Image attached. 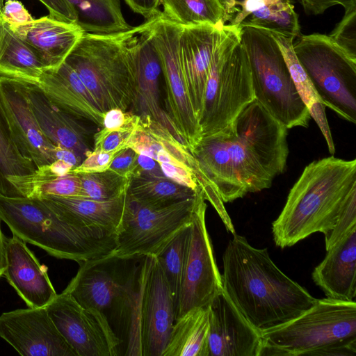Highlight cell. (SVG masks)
<instances>
[{
  "mask_svg": "<svg viewBox=\"0 0 356 356\" xmlns=\"http://www.w3.org/2000/svg\"><path fill=\"white\" fill-rule=\"evenodd\" d=\"M287 128L255 99L220 131L203 136L191 154L223 202L271 186L285 170Z\"/></svg>",
  "mask_w": 356,
  "mask_h": 356,
  "instance_id": "1",
  "label": "cell"
},
{
  "mask_svg": "<svg viewBox=\"0 0 356 356\" xmlns=\"http://www.w3.org/2000/svg\"><path fill=\"white\" fill-rule=\"evenodd\" d=\"M222 262L223 291L260 332L298 317L317 300L277 267L267 248H254L236 233L227 245Z\"/></svg>",
  "mask_w": 356,
  "mask_h": 356,
  "instance_id": "2",
  "label": "cell"
},
{
  "mask_svg": "<svg viewBox=\"0 0 356 356\" xmlns=\"http://www.w3.org/2000/svg\"><path fill=\"white\" fill-rule=\"evenodd\" d=\"M355 197L356 159L329 156L310 163L273 222L276 245L282 249L291 247L316 232L326 235Z\"/></svg>",
  "mask_w": 356,
  "mask_h": 356,
  "instance_id": "3",
  "label": "cell"
},
{
  "mask_svg": "<svg viewBox=\"0 0 356 356\" xmlns=\"http://www.w3.org/2000/svg\"><path fill=\"white\" fill-rule=\"evenodd\" d=\"M0 220L26 243L79 264L110 254L117 245L116 234L75 226L38 198L0 194Z\"/></svg>",
  "mask_w": 356,
  "mask_h": 356,
  "instance_id": "4",
  "label": "cell"
},
{
  "mask_svg": "<svg viewBox=\"0 0 356 356\" xmlns=\"http://www.w3.org/2000/svg\"><path fill=\"white\" fill-rule=\"evenodd\" d=\"M261 334L259 356H355L356 302L317 299L298 317Z\"/></svg>",
  "mask_w": 356,
  "mask_h": 356,
  "instance_id": "5",
  "label": "cell"
},
{
  "mask_svg": "<svg viewBox=\"0 0 356 356\" xmlns=\"http://www.w3.org/2000/svg\"><path fill=\"white\" fill-rule=\"evenodd\" d=\"M141 25L109 34L84 33L65 62L77 73L101 111L124 112L136 100L135 66L131 51L133 38Z\"/></svg>",
  "mask_w": 356,
  "mask_h": 356,
  "instance_id": "6",
  "label": "cell"
},
{
  "mask_svg": "<svg viewBox=\"0 0 356 356\" xmlns=\"http://www.w3.org/2000/svg\"><path fill=\"white\" fill-rule=\"evenodd\" d=\"M141 258L108 254L83 261L63 291L81 305L104 314L122 344L131 328Z\"/></svg>",
  "mask_w": 356,
  "mask_h": 356,
  "instance_id": "7",
  "label": "cell"
},
{
  "mask_svg": "<svg viewBox=\"0 0 356 356\" xmlns=\"http://www.w3.org/2000/svg\"><path fill=\"white\" fill-rule=\"evenodd\" d=\"M240 42L248 57L254 99L287 129L307 127L311 118L309 109L270 32L243 27Z\"/></svg>",
  "mask_w": 356,
  "mask_h": 356,
  "instance_id": "8",
  "label": "cell"
},
{
  "mask_svg": "<svg viewBox=\"0 0 356 356\" xmlns=\"http://www.w3.org/2000/svg\"><path fill=\"white\" fill-rule=\"evenodd\" d=\"M240 31L225 25L212 58L199 119L202 137L230 124L254 100L250 68Z\"/></svg>",
  "mask_w": 356,
  "mask_h": 356,
  "instance_id": "9",
  "label": "cell"
},
{
  "mask_svg": "<svg viewBox=\"0 0 356 356\" xmlns=\"http://www.w3.org/2000/svg\"><path fill=\"white\" fill-rule=\"evenodd\" d=\"M293 44L296 57L322 103L356 123V58L321 33L300 35Z\"/></svg>",
  "mask_w": 356,
  "mask_h": 356,
  "instance_id": "10",
  "label": "cell"
},
{
  "mask_svg": "<svg viewBox=\"0 0 356 356\" xmlns=\"http://www.w3.org/2000/svg\"><path fill=\"white\" fill-rule=\"evenodd\" d=\"M204 200L200 186L195 196L161 207L139 204L127 194L117 245L110 254L124 259L157 257L191 224L197 207Z\"/></svg>",
  "mask_w": 356,
  "mask_h": 356,
  "instance_id": "11",
  "label": "cell"
},
{
  "mask_svg": "<svg viewBox=\"0 0 356 356\" xmlns=\"http://www.w3.org/2000/svg\"><path fill=\"white\" fill-rule=\"evenodd\" d=\"M175 321V303L156 257L141 258L126 355L161 356Z\"/></svg>",
  "mask_w": 356,
  "mask_h": 356,
  "instance_id": "12",
  "label": "cell"
},
{
  "mask_svg": "<svg viewBox=\"0 0 356 356\" xmlns=\"http://www.w3.org/2000/svg\"><path fill=\"white\" fill-rule=\"evenodd\" d=\"M144 24L160 60L165 90V112L181 143L191 153L202 138V130L182 70L179 53L182 27L168 19L161 11Z\"/></svg>",
  "mask_w": 356,
  "mask_h": 356,
  "instance_id": "13",
  "label": "cell"
},
{
  "mask_svg": "<svg viewBox=\"0 0 356 356\" xmlns=\"http://www.w3.org/2000/svg\"><path fill=\"white\" fill-rule=\"evenodd\" d=\"M49 316L77 356H118L122 341L100 311L63 291L46 307Z\"/></svg>",
  "mask_w": 356,
  "mask_h": 356,
  "instance_id": "14",
  "label": "cell"
},
{
  "mask_svg": "<svg viewBox=\"0 0 356 356\" xmlns=\"http://www.w3.org/2000/svg\"><path fill=\"white\" fill-rule=\"evenodd\" d=\"M207 207L204 200L197 207L190 225L175 320L193 308L208 306L222 289L221 274L206 225Z\"/></svg>",
  "mask_w": 356,
  "mask_h": 356,
  "instance_id": "15",
  "label": "cell"
},
{
  "mask_svg": "<svg viewBox=\"0 0 356 356\" xmlns=\"http://www.w3.org/2000/svg\"><path fill=\"white\" fill-rule=\"evenodd\" d=\"M0 337L21 355L77 356L57 330L46 307H28L1 314Z\"/></svg>",
  "mask_w": 356,
  "mask_h": 356,
  "instance_id": "16",
  "label": "cell"
},
{
  "mask_svg": "<svg viewBox=\"0 0 356 356\" xmlns=\"http://www.w3.org/2000/svg\"><path fill=\"white\" fill-rule=\"evenodd\" d=\"M0 104L21 154L37 168L54 162L56 145L42 131L30 106L24 83L0 76Z\"/></svg>",
  "mask_w": 356,
  "mask_h": 356,
  "instance_id": "17",
  "label": "cell"
},
{
  "mask_svg": "<svg viewBox=\"0 0 356 356\" xmlns=\"http://www.w3.org/2000/svg\"><path fill=\"white\" fill-rule=\"evenodd\" d=\"M208 307V356H259L261 332L245 318L222 289Z\"/></svg>",
  "mask_w": 356,
  "mask_h": 356,
  "instance_id": "18",
  "label": "cell"
},
{
  "mask_svg": "<svg viewBox=\"0 0 356 356\" xmlns=\"http://www.w3.org/2000/svg\"><path fill=\"white\" fill-rule=\"evenodd\" d=\"M224 29L223 24H200L182 27L180 33L179 53L183 73L198 122L212 58Z\"/></svg>",
  "mask_w": 356,
  "mask_h": 356,
  "instance_id": "19",
  "label": "cell"
},
{
  "mask_svg": "<svg viewBox=\"0 0 356 356\" xmlns=\"http://www.w3.org/2000/svg\"><path fill=\"white\" fill-rule=\"evenodd\" d=\"M3 275L29 307H46L57 296L47 274L26 242L15 235L6 239Z\"/></svg>",
  "mask_w": 356,
  "mask_h": 356,
  "instance_id": "20",
  "label": "cell"
},
{
  "mask_svg": "<svg viewBox=\"0 0 356 356\" xmlns=\"http://www.w3.org/2000/svg\"><path fill=\"white\" fill-rule=\"evenodd\" d=\"M22 82L30 106L45 136L54 145L74 152L83 161L93 149L91 142L95 134L86 122L58 108L37 86Z\"/></svg>",
  "mask_w": 356,
  "mask_h": 356,
  "instance_id": "21",
  "label": "cell"
},
{
  "mask_svg": "<svg viewBox=\"0 0 356 356\" xmlns=\"http://www.w3.org/2000/svg\"><path fill=\"white\" fill-rule=\"evenodd\" d=\"M27 83L37 86L64 112L102 127L104 113L77 73L65 61L56 70L44 69Z\"/></svg>",
  "mask_w": 356,
  "mask_h": 356,
  "instance_id": "22",
  "label": "cell"
},
{
  "mask_svg": "<svg viewBox=\"0 0 356 356\" xmlns=\"http://www.w3.org/2000/svg\"><path fill=\"white\" fill-rule=\"evenodd\" d=\"M222 24L238 29H264L293 39L301 35L291 0H219Z\"/></svg>",
  "mask_w": 356,
  "mask_h": 356,
  "instance_id": "23",
  "label": "cell"
},
{
  "mask_svg": "<svg viewBox=\"0 0 356 356\" xmlns=\"http://www.w3.org/2000/svg\"><path fill=\"white\" fill-rule=\"evenodd\" d=\"M131 51L135 66L137 92L134 107L139 113L138 115L149 116L181 143L166 113L160 105L159 89V79L162 76L161 67L159 55L144 23L131 40Z\"/></svg>",
  "mask_w": 356,
  "mask_h": 356,
  "instance_id": "24",
  "label": "cell"
},
{
  "mask_svg": "<svg viewBox=\"0 0 356 356\" xmlns=\"http://www.w3.org/2000/svg\"><path fill=\"white\" fill-rule=\"evenodd\" d=\"M127 193L104 200L57 195L40 199L61 218L75 226L118 235L126 207Z\"/></svg>",
  "mask_w": 356,
  "mask_h": 356,
  "instance_id": "25",
  "label": "cell"
},
{
  "mask_svg": "<svg viewBox=\"0 0 356 356\" xmlns=\"http://www.w3.org/2000/svg\"><path fill=\"white\" fill-rule=\"evenodd\" d=\"M11 29L49 70H56L65 62L85 33L77 24L49 15Z\"/></svg>",
  "mask_w": 356,
  "mask_h": 356,
  "instance_id": "26",
  "label": "cell"
},
{
  "mask_svg": "<svg viewBox=\"0 0 356 356\" xmlns=\"http://www.w3.org/2000/svg\"><path fill=\"white\" fill-rule=\"evenodd\" d=\"M312 277L326 297L352 301L356 296V229L327 250Z\"/></svg>",
  "mask_w": 356,
  "mask_h": 356,
  "instance_id": "27",
  "label": "cell"
},
{
  "mask_svg": "<svg viewBox=\"0 0 356 356\" xmlns=\"http://www.w3.org/2000/svg\"><path fill=\"white\" fill-rule=\"evenodd\" d=\"M209 307L190 309L173 324L161 356H208Z\"/></svg>",
  "mask_w": 356,
  "mask_h": 356,
  "instance_id": "28",
  "label": "cell"
},
{
  "mask_svg": "<svg viewBox=\"0 0 356 356\" xmlns=\"http://www.w3.org/2000/svg\"><path fill=\"white\" fill-rule=\"evenodd\" d=\"M8 180L22 197L39 199L47 195L84 197L77 173L71 171L59 175L50 164L38 168L28 175L10 176Z\"/></svg>",
  "mask_w": 356,
  "mask_h": 356,
  "instance_id": "29",
  "label": "cell"
},
{
  "mask_svg": "<svg viewBox=\"0 0 356 356\" xmlns=\"http://www.w3.org/2000/svg\"><path fill=\"white\" fill-rule=\"evenodd\" d=\"M45 67L4 20L0 40V76L22 81L37 78Z\"/></svg>",
  "mask_w": 356,
  "mask_h": 356,
  "instance_id": "30",
  "label": "cell"
},
{
  "mask_svg": "<svg viewBox=\"0 0 356 356\" xmlns=\"http://www.w3.org/2000/svg\"><path fill=\"white\" fill-rule=\"evenodd\" d=\"M270 34L283 54L296 87L307 106L310 116L321 129L327 142L330 153L334 154L335 147L325 115V106L319 99L311 81L296 57L293 49L294 39L274 32H270Z\"/></svg>",
  "mask_w": 356,
  "mask_h": 356,
  "instance_id": "31",
  "label": "cell"
},
{
  "mask_svg": "<svg viewBox=\"0 0 356 356\" xmlns=\"http://www.w3.org/2000/svg\"><path fill=\"white\" fill-rule=\"evenodd\" d=\"M77 15V24L85 33L109 34L131 29L120 0H67Z\"/></svg>",
  "mask_w": 356,
  "mask_h": 356,
  "instance_id": "32",
  "label": "cell"
},
{
  "mask_svg": "<svg viewBox=\"0 0 356 356\" xmlns=\"http://www.w3.org/2000/svg\"><path fill=\"white\" fill-rule=\"evenodd\" d=\"M199 187L194 191L165 176L139 175L130 178L127 194L139 204L161 207L195 196Z\"/></svg>",
  "mask_w": 356,
  "mask_h": 356,
  "instance_id": "33",
  "label": "cell"
},
{
  "mask_svg": "<svg viewBox=\"0 0 356 356\" xmlns=\"http://www.w3.org/2000/svg\"><path fill=\"white\" fill-rule=\"evenodd\" d=\"M159 3L163 15L179 26L223 24V8L219 0H159Z\"/></svg>",
  "mask_w": 356,
  "mask_h": 356,
  "instance_id": "34",
  "label": "cell"
},
{
  "mask_svg": "<svg viewBox=\"0 0 356 356\" xmlns=\"http://www.w3.org/2000/svg\"><path fill=\"white\" fill-rule=\"evenodd\" d=\"M36 169L35 164L24 158L18 150L0 104V194L8 197H22L8 177L28 175Z\"/></svg>",
  "mask_w": 356,
  "mask_h": 356,
  "instance_id": "35",
  "label": "cell"
},
{
  "mask_svg": "<svg viewBox=\"0 0 356 356\" xmlns=\"http://www.w3.org/2000/svg\"><path fill=\"white\" fill-rule=\"evenodd\" d=\"M190 225L182 229L165 249L156 257L163 271L172 295L175 312L185 266Z\"/></svg>",
  "mask_w": 356,
  "mask_h": 356,
  "instance_id": "36",
  "label": "cell"
},
{
  "mask_svg": "<svg viewBox=\"0 0 356 356\" xmlns=\"http://www.w3.org/2000/svg\"><path fill=\"white\" fill-rule=\"evenodd\" d=\"M77 174L84 197L97 200L113 199L126 193L130 180L110 169Z\"/></svg>",
  "mask_w": 356,
  "mask_h": 356,
  "instance_id": "37",
  "label": "cell"
},
{
  "mask_svg": "<svg viewBox=\"0 0 356 356\" xmlns=\"http://www.w3.org/2000/svg\"><path fill=\"white\" fill-rule=\"evenodd\" d=\"M140 120V116L133 113L129 121L116 129H102L93 136V149L104 152L120 151L127 147V143L135 131Z\"/></svg>",
  "mask_w": 356,
  "mask_h": 356,
  "instance_id": "38",
  "label": "cell"
},
{
  "mask_svg": "<svg viewBox=\"0 0 356 356\" xmlns=\"http://www.w3.org/2000/svg\"><path fill=\"white\" fill-rule=\"evenodd\" d=\"M344 10L343 17L329 36L351 57L356 58V6Z\"/></svg>",
  "mask_w": 356,
  "mask_h": 356,
  "instance_id": "39",
  "label": "cell"
},
{
  "mask_svg": "<svg viewBox=\"0 0 356 356\" xmlns=\"http://www.w3.org/2000/svg\"><path fill=\"white\" fill-rule=\"evenodd\" d=\"M356 229V197L352 198L341 213L332 229L325 235L326 250Z\"/></svg>",
  "mask_w": 356,
  "mask_h": 356,
  "instance_id": "40",
  "label": "cell"
},
{
  "mask_svg": "<svg viewBox=\"0 0 356 356\" xmlns=\"http://www.w3.org/2000/svg\"><path fill=\"white\" fill-rule=\"evenodd\" d=\"M120 151L104 152L92 149L86 154L82 162L72 172L74 173L97 172L109 169L114 157Z\"/></svg>",
  "mask_w": 356,
  "mask_h": 356,
  "instance_id": "41",
  "label": "cell"
},
{
  "mask_svg": "<svg viewBox=\"0 0 356 356\" xmlns=\"http://www.w3.org/2000/svg\"><path fill=\"white\" fill-rule=\"evenodd\" d=\"M3 19L15 28L29 23L34 19L22 3L17 0H6L1 7Z\"/></svg>",
  "mask_w": 356,
  "mask_h": 356,
  "instance_id": "42",
  "label": "cell"
},
{
  "mask_svg": "<svg viewBox=\"0 0 356 356\" xmlns=\"http://www.w3.org/2000/svg\"><path fill=\"white\" fill-rule=\"evenodd\" d=\"M138 154L129 147L121 149L111 163L109 169L130 179L137 167Z\"/></svg>",
  "mask_w": 356,
  "mask_h": 356,
  "instance_id": "43",
  "label": "cell"
},
{
  "mask_svg": "<svg viewBox=\"0 0 356 356\" xmlns=\"http://www.w3.org/2000/svg\"><path fill=\"white\" fill-rule=\"evenodd\" d=\"M163 174L172 181L195 191L200 186L189 169L170 163H159Z\"/></svg>",
  "mask_w": 356,
  "mask_h": 356,
  "instance_id": "44",
  "label": "cell"
},
{
  "mask_svg": "<svg viewBox=\"0 0 356 356\" xmlns=\"http://www.w3.org/2000/svg\"><path fill=\"white\" fill-rule=\"evenodd\" d=\"M39 1L46 6L49 16L62 22L77 24V15L67 0Z\"/></svg>",
  "mask_w": 356,
  "mask_h": 356,
  "instance_id": "45",
  "label": "cell"
},
{
  "mask_svg": "<svg viewBox=\"0 0 356 356\" xmlns=\"http://www.w3.org/2000/svg\"><path fill=\"white\" fill-rule=\"evenodd\" d=\"M304 10L310 15H320L329 8L340 5L346 10L356 6V0H298Z\"/></svg>",
  "mask_w": 356,
  "mask_h": 356,
  "instance_id": "46",
  "label": "cell"
},
{
  "mask_svg": "<svg viewBox=\"0 0 356 356\" xmlns=\"http://www.w3.org/2000/svg\"><path fill=\"white\" fill-rule=\"evenodd\" d=\"M133 12L137 13L147 20L156 15L160 10L159 0H124Z\"/></svg>",
  "mask_w": 356,
  "mask_h": 356,
  "instance_id": "47",
  "label": "cell"
},
{
  "mask_svg": "<svg viewBox=\"0 0 356 356\" xmlns=\"http://www.w3.org/2000/svg\"><path fill=\"white\" fill-rule=\"evenodd\" d=\"M139 175L153 177L164 176L159 162L147 156L138 154L137 167L134 176Z\"/></svg>",
  "mask_w": 356,
  "mask_h": 356,
  "instance_id": "48",
  "label": "cell"
},
{
  "mask_svg": "<svg viewBox=\"0 0 356 356\" xmlns=\"http://www.w3.org/2000/svg\"><path fill=\"white\" fill-rule=\"evenodd\" d=\"M133 113L124 112L119 108H113L104 113L102 127L116 129L126 124Z\"/></svg>",
  "mask_w": 356,
  "mask_h": 356,
  "instance_id": "49",
  "label": "cell"
},
{
  "mask_svg": "<svg viewBox=\"0 0 356 356\" xmlns=\"http://www.w3.org/2000/svg\"><path fill=\"white\" fill-rule=\"evenodd\" d=\"M55 156L56 160H63L73 165L74 168L82 162V159L74 152L59 146H56Z\"/></svg>",
  "mask_w": 356,
  "mask_h": 356,
  "instance_id": "50",
  "label": "cell"
},
{
  "mask_svg": "<svg viewBox=\"0 0 356 356\" xmlns=\"http://www.w3.org/2000/svg\"><path fill=\"white\" fill-rule=\"evenodd\" d=\"M6 239L2 232L0 224V278L3 275L6 266Z\"/></svg>",
  "mask_w": 356,
  "mask_h": 356,
  "instance_id": "51",
  "label": "cell"
},
{
  "mask_svg": "<svg viewBox=\"0 0 356 356\" xmlns=\"http://www.w3.org/2000/svg\"><path fill=\"white\" fill-rule=\"evenodd\" d=\"M1 7H2V6H1V4H0V40H1V38L2 34H3V22H4V19L2 16V13H1Z\"/></svg>",
  "mask_w": 356,
  "mask_h": 356,
  "instance_id": "52",
  "label": "cell"
},
{
  "mask_svg": "<svg viewBox=\"0 0 356 356\" xmlns=\"http://www.w3.org/2000/svg\"><path fill=\"white\" fill-rule=\"evenodd\" d=\"M4 0H0V4L3 6Z\"/></svg>",
  "mask_w": 356,
  "mask_h": 356,
  "instance_id": "53",
  "label": "cell"
}]
</instances>
